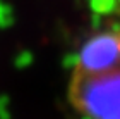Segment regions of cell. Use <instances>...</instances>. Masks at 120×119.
I'll return each mask as SVG.
<instances>
[{"mask_svg":"<svg viewBox=\"0 0 120 119\" xmlns=\"http://www.w3.org/2000/svg\"><path fill=\"white\" fill-rule=\"evenodd\" d=\"M67 102L82 119H120V23L96 31L79 48Z\"/></svg>","mask_w":120,"mask_h":119,"instance_id":"1","label":"cell"}]
</instances>
